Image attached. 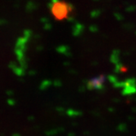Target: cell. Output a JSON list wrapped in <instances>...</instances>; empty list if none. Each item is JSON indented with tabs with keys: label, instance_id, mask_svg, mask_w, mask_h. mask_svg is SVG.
<instances>
[{
	"label": "cell",
	"instance_id": "7a4b0ae2",
	"mask_svg": "<svg viewBox=\"0 0 136 136\" xmlns=\"http://www.w3.org/2000/svg\"><path fill=\"white\" fill-rule=\"evenodd\" d=\"M103 83V80H102V77L101 78H95V79L93 80V81L89 83V85H91L93 88H97V87H100L101 85Z\"/></svg>",
	"mask_w": 136,
	"mask_h": 136
},
{
	"label": "cell",
	"instance_id": "6da1fadb",
	"mask_svg": "<svg viewBox=\"0 0 136 136\" xmlns=\"http://www.w3.org/2000/svg\"><path fill=\"white\" fill-rule=\"evenodd\" d=\"M50 11L57 21H64L68 19L72 12V7L67 2L63 0H54L50 5Z\"/></svg>",
	"mask_w": 136,
	"mask_h": 136
}]
</instances>
